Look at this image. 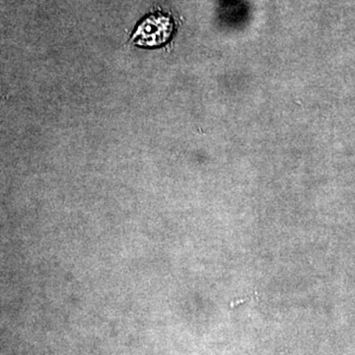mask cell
<instances>
[{
	"label": "cell",
	"mask_w": 355,
	"mask_h": 355,
	"mask_svg": "<svg viewBox=\"0 0 355 355\" xmlns=\"http://www.w3.org/2000/svg\"><path fill=\"white\" fill-rule=\"evenodd\" d=\"M171 34V23L168 18L153 17L140 25L133 39L141 46H156L164 43Z\"/></svg>",
	"instance_id": "cell-1"
}]
</instances>
